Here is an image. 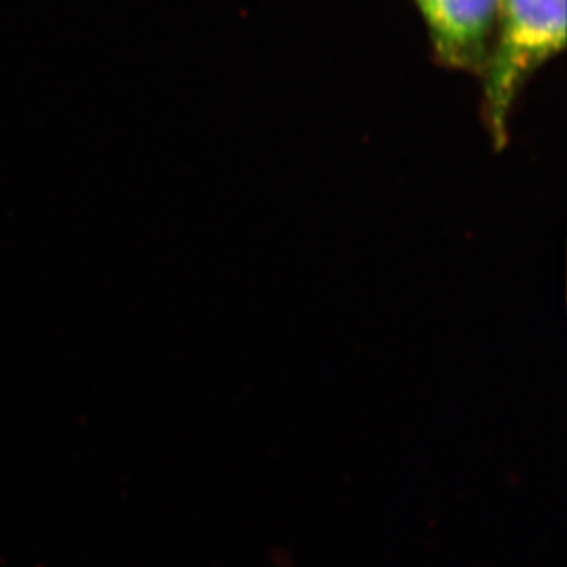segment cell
Instances as JSON below:
<instances>
[{
    "label": "cell",
    "instance_id": "cell-1",
    "mask_svg": "<svg viewBox=\"0 0 567 567\" xmlns=\"http://www.w3.org/2000/svg\"><path fill=\"white\" fill-rule=\"evenodd\" d=\"M566 44V0H504L482 70L483 120L496 147L508 140V116L542 64Z\"/></svg>",
    "mask_w": 567,
    "mask_h": 567
},
{
    "label": "cell",
    "instance_id": "cell-2",
    "mask_svg": "<svg viewBox=\"0 0 567 567\" xmlns=\"http://www.w3.org/2000/svg\"><path fill=\"white\" fill-rule=\"evenodd\" d=\"M435 60L482 74L504 0H413Z\"/></svg>",
    "mask_w": 567,
    "mask_h": 567
}]
</instances>
